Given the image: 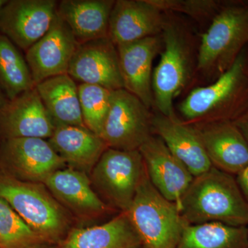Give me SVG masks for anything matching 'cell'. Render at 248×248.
I'll return each instance as SVG.
<instances>
[{
    "instance_id": "cell-20",
    "label": "cell",
    "mask_w": 248,
    "mask_h": 248,
    "mask_svg": "<svg viewBox=\"0 0 248 248\" xmlns=\"http://www.w3.org/2000/svg\"><path fill=\"white\" fill-rule=\"evenodd\" d=\"M113 0H62L57 13L78 44L108 37Z\"/></svg>"
},
{
    "instance_id": "cell-19",
    "label": "cell",
    "mask_w": 248,
    "mask_h": 248,
    "mask_svg": "<svg viewBox=\"0 0 248 248\" xmlns=\"http://www.w3.org/2000/svg\"><path fill=\"white\" fill-rule=\"evenodd\" d=\"M62 205L82 218H94L109 210V206L93 190L87 174L78 170L62 169L44 182Z\"/></svg>"
},
{
    "instance_id": "cell-13",
    "label": "cell",
    "mask_w": 248,
    "mask_h": 248,
    "mask_svg": "<svg viewBox=\"0 0 248 248\" xmlns=\"http://www.w3.org/2000/svg\"><path fill=\"white\" fill-rule=\"evenodd\" d=\"M150 180L163 197L177 205L194 179L161 138L152 135L140 149Z\"/></svg>"
},
{
    "instance_id": "cell-15",
    "label": "cell",
    "mask_w": 248,
    "mask_h": 248,
    "mask_svg": "<svg viewBox=\"0 0 248 248\" xmlns=\"http://www.w3.org/2000/svg\"><path fill=\"white\" fill-rule=\"evenodd\" d=\"M55 126L36 87L9 101L0 111V138L50 139Z\"/></svg>"
},
{
    "instance_id": "cell-21",
    "label": "cell",
    "mask_w": 248,
    "mask_h": 248,
    "mask_svg": "<svg viewBox=\"0 0 248 248\" xmlns=\"http://www.w3.org/2000/svg\"><path fill=\"white\" fill-rule=\"evenodd\" d=\"M48 142L71 169L89 174L108 147L103 139L85 127H55Z\"/></svg>"
},
{
    "instance_id": "cell-14",
    "label": "cell",
    "mask_w": 248,
    "mask_h": 248,
    "mask_svg": "<svg viewBox=\"0 0 248 248\" xmlns=\"http://www.w3.org/2000/svg\"><path fill=\"white\" fill-rule=\"evenodd\" d=\"M213 167L237 174L248 166V142L232 120L191 124Z\"/></svg>"
},
{
    "instance_id": "cell-5",
    "label": "cell",
    "mask_w": 248,
    "mask_h": 248,
    "mask_svg": "<svg viewBox=\"0 0 248 248\" xmlns=\"http://www.w3.org/2000/svg\"><path fill=\"white\" fill-rule=\"evenodd\" d=\"M248 84V60L243 50L215 82L193 90L181 103L179 110L189 124L231 120V108L242 97Z\"/></svg>"
},
{
    "instance_id": "cell-6",
    "label": "cell",
    "mask_w": 248,
    "mask_h": 248,
    "mask_svg": "<svg viewBox=\"0 0 248 248\" xmlns=\"http://www.w3.org/2000/svg\"><path fill=\"white\" fill-rule=\"evenodd\" d=\"M140 151L108 148L91 172L94 187L116 208L128 211L145 172Z\"/></svg>"
},
{
    "instance_id": "cell-31",
    "label": "cell",
    "mask_w": 248,
    "mask_h": 248,
    "mask_svg": "<svg viewBox=\"0 0 248 248\" xmlns=\"http://www.w3.org/2000/svg\"><path fill=\"white\" fill-rule=\"evenodd\" d=\"M9 102V99H7L2 90L0 88V111L2 110L6 107Z\"/></svg>"
},
{
    "instance_id": "cell-2",
    "label": "cell",
    "mask_w": 248,
    "mask_h": 248,
    "mask_svg": "<svg viewBox=\"0 0 248 248\" xmlns=\"http://www.w3.org/2000/svg\"><path fill=\"white\" fill-rule=\"evenodd\" d=\"M0 199L46 244L59 243L68 234L69 217L43 184L21 180L0 167Z\"/></svg>"
},
{
    "instance_id": "cell-22",
    "label": "cell",
    "mask_w": 248,
    "mask_h": 248,
    "mask_svg": "<svg viewBox=\"0 0 248 248\" xmlns=\"http://www.w3.org/2000/svg\"><path fill=\"white\" fill-rule=\"evenodd\" d=\"M141 240L129 218L122 212L110 221L68 232L58 248H139Z\"/></svg>"
},
{
    "instance_id": "cell-10",
    "label": "cell",
    "mask_w": 248,
    "mask_h": 248,
    "mask_svg": "<svg viewBox=\"0 0 248 248\" xmlns=\"http://www.w3.org/2000/svg\"><path fill=\"white\" fill-rule=\"evenodd\" d=\"M55 0H10L0 11V33L27 52L48 32L58 16Z\"/></svg>"
},
{
    "instance_id": "cell-18",
    "label": "cell",
    "mask_w": 248,
    "mask_h": 248,
    "mask_svg": "<svg viewBox=\"0 0 248 248\" xmlns=\"http://www.w3.org/2000/svg\"><path fill=\"white\" fill-rule=\"evenodd\" d=\"M153 133L164 142L169 151L185 165L194 177L213 167L200 137L191 124L159 114L153 116Z\"/></svg>"
},
{
    "instance_id": "cell-28",
    "label": "cell",
    "mask_w": 248,
    "mask_h": 248,
    "mask_svg": "<svg viewBox=\"0 0 248 248\" xmlns=\"http://www.w3.org/2000/svg\"><path fill=\"white\" fill-rule=\"evenodd\" d=\"M161 11L184 13L197 19H205L216 11L217 3L210 0H151Z\"/></svg>"
},
{
    "instance_id": "cell-16",
    "label": "cell",
    "mask_w": 248,
    "mask_h": 248,
    "mask_svg": "<svg viewBox=\"0 0 248 248\" xmlns=\"http://www.w3.org/2000/svg\"><path fill=\"white\" fill-rule=\"evenodd\" d=\"M161 12L151 0L115 1L109 21V39L117 46L157 35L166 23Z\"/></svg>"
},
{
    "instance_id": "cell-17",
    "label": "cell",
    "mask_w": 248,
    "mask_h": 248,
    "mask_svg": "<svg viewBox=\"0 0 248 248\" xmlns=\"http://www.w3.org/2000/svg\"><path fill=\"white\" fill-rule=\"evenodd\" d=\"M162 42L156 35L117 46L124 89L136 96L149 109L155 102L152 67Z\"/></svg>"
},
{
    "instance_id": "cell-34",
    "label": "cell",
    "mask_w": 248,
    "mask_h": 248,
    "mask_svg": "<svg viewBox=\"0 0 248 248\" xmlns=\"http://www.w3.org/2000/svg\"><path fill=\"white\" fill-rule=\"evenodd\" d=\"M0 248H1V246H0Z\"/></svg>"
},
{
    "instance_id": "cell-1",
    "label": "cell",
    "mask_w": 248,
    "mask_h": 248,
    "mask_svg": "<svg viewBox=\"0 0 248 248\" xmlns=\"http://www.w3.org/2000/svg\"><path fill=\"white\" fill-rule=\"evenodd\" d=\"M187 224L224 223L248 226V202L231 174L215 167L194 177L179 204Z\"/></svg>"
},
{
    "instance_id": "cell-12",
    "label": "cell",
    "mask_w": 248,
    "mask_h": 248,
    "mask_svg": "<svg viewBox=\"0 0 248 248\" xmlns=\"http://www.w3.org/2000/svg\"><path fill=\"white\" fill-rule=\"evenodd\" d=\"M78 45L71 29L57 16L48 32L26 52L35 86L52 77L67 74Z\"/></svg>"
},
{
    "instance_id": "cell-35",
    "label": "cell",
    "mask_w": 248,
    "mask_h": 248,
    "mask_svg": "<svg viewBox=\"0 0 248 248\" xmlns=\"http://www.w3.org/2000/svg\"></svg>"
},
{
    "instance_id": "cell-27",
    "label": "cell",
    "mask_w": 248,
    "mask_h": 248,
    "mask_svg": "<svg viewBox=\"0 0 248 248\" xmlns=\"http://www.w3.org/2000/svg\"><path fill=\"white\" fill-rule=\"evenodd\" d=\"M46 244L20 216L0 199V246L1 248H31Z\"/></svg>"
},
{
    "instance_id": "cell-7",
    "label": "cell",
    "mask_w": 248,
    "mask_h": 248,
    "mask_svg": "<svg viewBox=\"0 0 248 248\" xmlns=\"http://www.w3.org/2000/svg\"><path fill=\"white\" fill-rule=\"evenodd\" d=\"M153 115L136 96L124 89L112 91L101 138L107 146L138 151L153 135Z\"/></svg>"
},
{
    "instance_id": "cell-9",
    "label": "cell",
    "mask_w": 248,
    "mask_h": 248,
    "mask_svg": "<svg viewBox=\"0 0 248 248\" xmlns=\"http://www.w3.org/2000/svg\"><path fill=\"white\" fill-rule=\"evenodd\" d=\"M65 165L44 139L8 138L0 141V167L21 180L44 184Z\"/></svg>"
},
{
    "instance_id": "cell-25",
    "label": "cell",
    "mask_w": 248,
    "mask_h": 248,
    "mask_svg": "<svg viewBox=\"0 0 248 248\" xmlns=\"http://www.w3.org/2000/svg\"><path fill=\"white\" fill-rule=\"evenodd\" d=\"M35 87L27 60L17 47L0 33V88L9 101Z\"/></svg>"
},
{
    "instance_id": "cell-33",
    "label": "cell",
    "mask_w": 248,
    "mask_h": 248,
    "mask_svg": "<svg viewBox=\"0 0 248 248\" xmlns=\"http://www.w3.org/2000/svg\"><path fill=\"white\" fill-rule=\"evenodd\" d=\"M6 0H0V11H1V10L2 9L3 6H4V4H6Z\"/></svg>"
},
{
    "instance_id": "cell-8",
    "label": "cell",
    "mask_w": 248,
    "mask_h": 248,
    "mask_svg": "<svg viewBox=\"0 0 248 248\" xmlns=\"http://www.w3.org/2000/svg\"><path fill=\"white\" fill-rule=\"evenodd\" d=\"M163 42L164 50L153 73L152 87L155 104L160 114L175 117L173 100L190 76V50L182 31L171 23H165Z\"/></svg>"
},
{
    "instance_id": "cell-3",
    "label": "cell",
    "mask_w": 248,
    "mask_h": 248,
    "mask_svg": "<svg viewBox=\"0 0 248 248\" xmlns=\"http://www.w3.org/2000/svg\"><path fill=\"white\" fill-rule=\"evenodd\" d=\"M146 248H177L184 226L177 205L166 200L152 184L146 170L128 211Z\"/></svg>"
},
{
    "instance_id": "cell-29",
    "label": "cell",
    "mask_w": 248,
    "mask_h": 248,
    "mask_svg": "<svg viewBox=\"0 0 248 248\" xmlns=\"http://www.w3.org/2000/svg\"><path fill=\"white\" fill-rule=\"evenodd\" d=\"M236 181L243 195L248 202V166L236 174Z\"/></svg>"
},
{
    "instance_id": "cell-24",
    "label": "cell",
    "mask_w": 248,
    "mask_h": 248,
    "mask_svg": "<svg viewBox=\"0 0 248 248\" xmlns=\"http://www.w3.org/2000/svg\"><path fill=\"white\" fill-rule=\"evenodd\" d=\"M177 248H248V226L186 224Z\"/></svg>"
},
{
    "instance_id": "cell-26",
    "label": "cell",
    "mask_w": 248,
    "mask_h": 248,
    "mask_svg": "<svg viewBox=\"0 0 248 248\" xmlns=\"http://www.w3.org/2000/svg\"><path fill=\"white\" fill-rule=\"evenodd\" d=\"M112 92L97 85H78L80 108L85 126L99 137L110 108Z\"/></svg>"
},
{
    "instance_id": "cell-30",
    "label": "cell",
    "mask_w": 248,
    "mask_h": 248,
    "mask_svg": "<svg viewBox=\"0 0 248 248\" xmlns=\"http://www.w3.org/2000/svg\"><path fill=\"white\" fill-rule=\"evenodd\" d=\"M233 122L248 142V109L238 115Z\"/></svg>"
},
{
    "instance_id": "cell-23",
    "label": "cell",
    "mask_w": 248,
    "mask_h": 248,
    "mask_svg": "<svg viewBox=\"0 0 248 248\" xmlns=\"http://www.w3.org/2000/svg\"><path fill=\"white\" fill-rule=\"evenodd\" d=\"M35 87L55 127L86 128L80 108L78 85L68 73L44 80Z\"/></svg>"
},
{
    "instance_id": "cell-11",
    "label": "cell",
    "mask_w": 248,
    "mask_h": 248,
    "mask_svg": "<svg viewBox=\"0 0 248 248\" xmlns=\"http://www.w3.org/2000/svg\"><path fill=\"white\" fill-rule=\"evenodd\" d=\"M68 74L80 84L124 89L118 51L109 37L78 44Z\"/></svg>"
},
{
    "instance_id": "cell-32",
    "label": "cell",
    "mask_w": 248,
    "mask_h": 248,
    "mask_svg": "<svg viewBox=\"0 0 248 248\" xmlns=\"http://www.w3.org/2000/svg\"><path fill=\"white\" fill-rule=\"evenodd\" d=\"M46 244H41L38 245H36V246H33V247L31 248H50L48 246L46 245Z\"/></svg>"
},
{
    "instance_id": "cell-4",
    "label": "cell",
    "mask_w": 248,
    "mask_h": 248,
    "mask_svg": "<svg viewBox=\"0 0 248 248\" xmlns=\"http://www.w3.org/2000/svg\"><path fill=\"white\" fill-rule=\"evenodd\" d=\"M248 42V6L221 9L202 35L197 69L204 75L221 76L231 68Z\"/></svg>"
}]
</instances>
